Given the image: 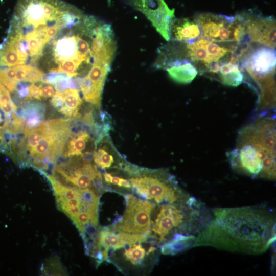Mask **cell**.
I'll return each mask as SVG.
<instances>
[{
  "label": "cell",
  "instance_id": "8",
  "mask_svg": "<svg viewBox=\"0 0 276 276\" xmlns=\"http://www.w3.org/2000/svg\"><path fill=\"white\" fill-rule=\"evenodd\" d=\"M241 15L251 42L275 48V21L273 18L252 13H245Z\"/></svg>",
  "mask_w": 276,
  "mask_h": 276
},
{
  "label": "cell",
  "instance_id": "5",
  "mask_svg": "<svg viewBox=\"0 0 276 276\" xmlns=\"http://www.w3.org/2000/svg\"><path fill=\"white\" fill-rule=\"evenodd\" d=\"M125 198L126 209L118 229L131 233L149 234L151 227L150 213L154 204L137 199L131 194L126 195Z\"/></svg>",
  "mask_w": 276,
  "mask_h": 276
},
{
  "label": "cell",
  "instance_id": "16",
  "mask_svg": "<svg viewBox=\"0 0 276 276\" xmlns=\"http://www.w3.org/2000/svg\"><path fill=\"white\" fill-rule=\"evenodd\" d=\"M94 159L96 164L102 168H109L113 162V156L102 148L94 151Z\"/></svg>",
  "mask_w": 276,
  "mask_h": 276
},
{
  "label": "cell",
  "instance_id": "14",
  "mask_svg": "<svg viewBox=\"0 0 276 276\" xmlns=\"http://www.w3.org/2000/svg\"><path fill=\"white\" fill-rule=\"evenodd\" d=\"M125 243L119 237L117 233L108 230L106 227L102 228L98 237V249L107 251L109 247H113L116 250L124 247Z\"/></svg>",
  "mask_w": 276,
  "mask_h": 276
},
{
  "label": "cell",
  "instance_id": "10",
  "mask_svg": "<svg viewBox=\"0 0 276 276\" xmlns=\"http://www.w3.org/2000/svg\"><path fill=\"white\" fill-rule=\"evenodd\" d=\"M158 65L166 69L169 77L180 84H189L198 73L195 66L187 59H174L166 61Z\"/></svg>",
  "mask_w": 276,
  "mask_h": 276
},
{
  "label": "cell",
  "instance_id": "15",
  "mask_svg": "<svg viewBox=\"0 0 276 276\" xmlns=\"http://www.w3.org/2000/svg\"><path fill=\"white\" fill-rule=\"evenodd\" d=\"M117 234L124 242L125 249L146 241L148 237L146 234H129L119 232Z\"/></svg>",
  "mask_w": 276,
  "mask_h": 276
},
{
  "label": "cell",
  "instance_id": "18",
  "mask_svg": "<svg viewBox=\"0 0 276 276\" xmlns=\"http://www.w3.org/2000/svg\"><path fill=\"white\" fill-rule=\"evenodd\" d=\"M71 220L80 232L82 229L83 226L90 221V218L87 212L82 211Z\"/></svg>",
  "mask_w": 276,
  "mask_h": 276
},
{
  "label": "cell",
  "instance_id": "21",
  "mask_svg": "<svg viewBox=\"0 0 276 276\" xmlns=\"http://www.w3.org/2000/svg\"><path fill=\"white\" fill-rule=\"evenodd\" d=\"M91 180L93 187L97 192L99 193H102L105 189L102 182L101 174L97 171L95 177Z\"/></svg>",
  "mask_w": 276,
  "mask_h": 276
},
{
  "label": "cell",
  "instance_id": "9",
  "mask_svg": "<svg viewBox=\"0 0 276 276\" xmlns=\"http://www.w3.org/2000/svg\"><path fill=\"white\" fill-rule=\"evenodd\" d=\"M200 37V28L195 17L172 19L170 31V39L171 40L192 43Z\"/></svg>",
  "mask_w": 276,
  "mask_h": 276
},
{
  "label": "cell",
  "instance_id": "7",
  "mask_svg": "<svg viewBox=\"0 0 276 276\" xmlns=\"http://www.w3.org/2000/svg\"><path fill=\"white\" fill-rule=\"evenodd\" d=\"M241 60L242 68L259 81L273 75L276 63L275 50L266 46L254 50L251 48Z\"/></svg>",
  "mask_w": 276,
  "mask_h": 276
},
{
  "label": "cell",
  "instance_id": "24",
  "mask_svg": "<svg viewBox=\"0 0 276 276\" xmlns=\"http://www.w3.org/2000/svg\"><path fill=\"white\" fill-rule=\"evenodd\" d=\"M119 186L130 188L131 187V184L127 179L120 178Z\"/></svg>",
  "mask_w": 276,
  "mask_h": 276
},
{
  "label": "cell",
  "instance_id": "13",
  "mask_svg": "<svg viewBox=\"0 0 276 276\" xmlns=\"http://www.w3.org/2000/svg\"><path fill=\"white\" fill-rule=\"evenodd\" d=\"M70 137L64 156L71 157L81 155L87 142L90 138V134L86 131H81L77 133L72 134Z\"/></svg>",
  "mask_w": 276,
  "mask_h": 276
},
{
  "label": "cell",
  "instance_id": "20",
  "mask_svg": "<svg viewBox=\"0 0 276 276\" xmlns=\"http://www.w3.org/2000/svg\"><path fill=\"white\" fill-rule=\"evenodd\" d=\"M40 96L41 99L45 100L48 98L53 97L55 94V91L53 87L51 85L40 84Z\"/></svg>",
  "mask_w": 276,
  "mask_h": 276
},
{
  "label": "cell",
  "instance_id": "4",
  "mask_svg": "<svg viewBox=\"0 0 276 276\" xmlns=\"http://www.w3.org/2000/svg\"><path fill=\"white\" fill-rule=\"evenodd\" d=\"M195 18L200 28L201 37L208 40L239 44L247 37L246 26L239 14L234 17L201 13Z\"/></svg>",
  "mask_w": 276,
  "mask_h": 276
},
{
  "label": "cell",
  "instance_id": "1",
  "mask_svg": "<svg viewBox=\"0 0 276 276\" xmlns=\"http://www.w3.org/2000/svg\"><path fill=\"white\" fill-rule=\"evenodd\" d=\"M193 247L211 246L246 254L266 252L275 240L276 217L266 205L216 208Z\"/></svg>",
  "mask_w": 276,
  "mask_h": 276
},
{
  "label": "cell",
  "instance_id": "2",
  "mask_svg": "<svg viewBox=\"0 0 276 276\" xmlns=\"http://www.w3.org/2000/svg\"><path fill=\"white\" fill-rule=\"evenodd\" d=\"M234 170L253 178H275V152L263 137L256 134L239 136L237 146L228 154Z\"/></svg>",
  "mask_w": 276,
  "mask_h": 276
},
{
  "label": "cell",
  "instance_id": "23",
  "mask_svg": "<svg viewBox=\"0 0 276 276\" xmlns=\"http://www.w3.org/2000/svg\"><path fill=\"white\" fill-rule=\"evenodd\" d=\"M81 210V205L75 206L72 207L70 209H68L65 210L63 212L66 214V215L71 218L73 219L74 217L76 216Z\"/></svg>",
  "mask_w": 276,
  "mask_h": 276
},
{
  "label": "cell",
  "instance_id": "6",
  "mask_svg": "<svg viewBox=\"0 0 276 276\" xmlns=\"http://www.w3.org/2000/svg\"><path fill=\"white\" fill-rule=\"evenodd\" d=\"M127 1L146 16L166 40H170V26L174 17V10L170 9L164 0Z\"/></svg>",
  "mask_w": 276,
  "mask_h": 276
},
{
  "label": "cell",
  "instance_id": "27",
  "mask_svg": "<svg viewBox=\"0 0 276 276\" xmlns=\"http://www.w3.org/2000/svg\"><path fill=\"white\" fill-rule=\"evenodd\" d=\"M155 250V247L153 246H151L149 248L147 254H149L151 252H153Z\"/></svg>",
  "mask_w": 276,
  "mask_h": 276
},
{
  "label": "cell",
  "instance_id": "11",
  "mask_svg": "<svg viewBox=\"0 0 276 276\" xmlns=\"http://www.w3.org/2000/svg\"><path fill=\"white\" fill-rule=\"evenodd\" d=\"M212 77L224 85L234 87L239 85L244 78L238 63L229 61L221 64Z\"/></svg>",
  "mask_w": 276,
  "mask_h": 276
},
{
  "label": "cell",
  "instance_id": "26",
  "mask_svg": "<svg viewBox=\"0 0 276 276\" xmlns=\"http://www.w3.org/2000/svg\"><path fill=\"white\" fill-rule=\"evenodd\" d=\"M120 180V178L119 177H117V176L112 177L111 181V183L113 185L119 186Z\"/></svg>",
  "mask_w": 276,
  "mask_h": 276
},
{
  "label": "cell",
  "instance_id": "17",
  "mask_svg": "<svg viewBox=\"0 0 276 276\" xmlns=\"http://www.w3.org/2000/svg\"><path fill=\"white\" fill-rule=\"evenodd\" d=\"M146 252L141 244L125 249L124 255L133 264H137L143 259Z\"/></svg>",
  "mask_w": 276,
  "mask_h": 276
},
{
  "label": "cell",
  "instance_id": "3",
  "mask_svg": "<svg viewBox=\"0 0 276 276\" xmlns=\"http://www.w3.org/2000/svg\"><path fill=\"white\" fill-rule=\"evenodd\" d=\"M183 48L173 49L167 54L171 60L187 59L193 63L198 73L212 76L219 66L228 62L235 45L225 47L200 37L196 42L185 43Z\"/></svg>",
  "mask_w": 276,
  "mask_h": 276
},
{
  "label": "cell",
  "instance_id": "12",
  "mask_svg": "<svg viewBox=\"0 0 276 276\" xmlns=\"http://www.w3.org/2000/svg\"><path fill=\"white\" fill-rule=\"evenodd\" d=\"M63 92L64 95V104L58 111L66 116L77 118L83 103L80 91L77 89L69 88Z\"/></svg>",
  "mask_w": 276,
  "mask_h": 276
},
{
  "label": "cell",
  "instance_id": "22",
  "mask_svg": "<svg viewBox=\"0 0 276 276\" xmlns=\"http://www.w3.org/2000/svg\"><path fill=\"white\" fill-rule=\"evenodd\" d=\"M28 90L29 93L27 98L41 100L39 85L37 86L33 83H31L28 85Z\"/></svg>",
  "mask_w": 276,
  "mask_h": 276
},
{
  "label": "cell",
  "instance_id": "19",
  "mask_svg": "<svg viewBox=\"0 0 276 276\" xmlns=\"http://www.w3.org/2000/svg\"><path fill=\"white\" fill-rule=\"evenodd\" d=\"M64 95L63 91H56L53 96L50 102L51 105L58 110L64 104Z\"/></svg>",
  "mask_w": 276,
  "mask_h": 276
},
{
  "label": "cell",
  "instance_id": "25",
  "mask_svg": "<svg viewBox=\"0 0 276 276\" xmlns=\"http://www.w3.org/2000/svg\"><path fill=\"white\" fill-rule=\"evenodd\" d=\"M103 177L105 182L107 183H111L112 176L110 173L107 172L104 173L103 174Z\"/></svg>",
  "mask_w": 276,
  "mask_h": 276
}]
</instances>
